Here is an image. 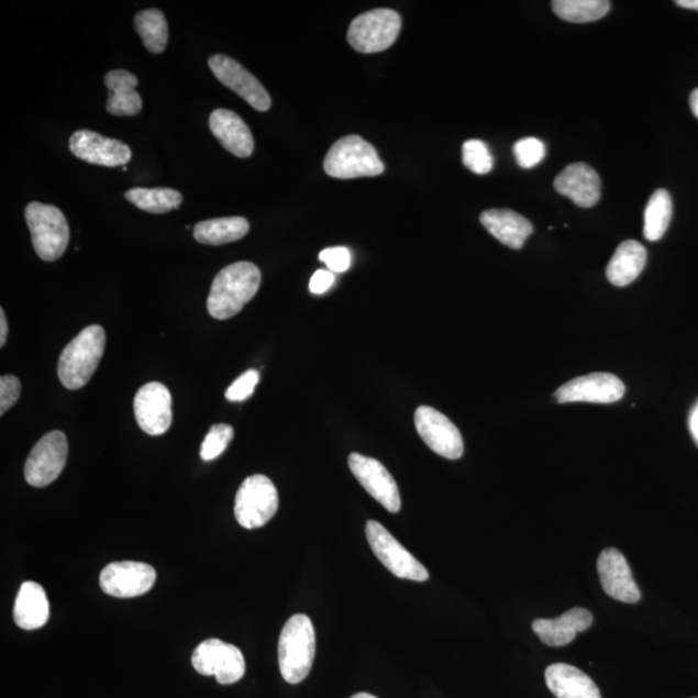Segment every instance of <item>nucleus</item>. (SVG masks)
<instances>
[{"instance_id": "nucleus-1", "label": "nucleus", "mask_w": 698, "mask_h": 698, "mask_svg": "<svg viewBox=\"0 0 698 698\" xmlns=\"http://www.w3.org/2000/svg\"><path fill=\"white\" fill-rule=\"evenodd\" d=\"M262 282V274L253 263L239 262L220 270L212 281L208 310L217 320L234 318L242 311Z\"/></svg>"}, {"instance_id": "nucleus-2", "label": "nucleus", "mask_w": 698, "mask_h": 698, "mask_svg": "<svg viewBox=\"0 0 698 698\" xmlns=\"http://www.w3.org/2000/svg\"><path fill=\"white\" fill-rule=\"evenodd\" d=\"M107 335L100 325L80 332L63 351L57 374L65 388L80 389L91 380L106 351Z\"/></svg>"}, {"instance_id": "nucleus-3", "label": "nucleus", "mask_w": 698, "mask_h": 698, "mask_svg": "<svg viewBox=\"0 0 698 698\" xmlns=\"http://www.w3.org/2000/svg\"><path fill=\"white\" fill-rule=\"evenodd\" d=\"M315 655V633L310 617L296 614L285 623L278 642V665L282 678L299 685L311 673Z\"/></svg>"}, {"instance_id": "nucleus-4", "label": "nucleus", "mask_w": 698, "mask_h": 698, "mask_svg": "<svg viewBox=\"0 0 698 698\" xmlns=\"http://www.w3.org/2000/svg\"><path fill=\"white\" fill-rule=\"evenodd\" d=\"M323 170L335 179H356L385 173L376 148L357 135L337 140L323 160Z\"/></svg>"}, {"instance_id": "nucleus-5", "label": "nucleus", "mask_w": 698, "mask_h": 698, "mask_svg": "<svg viewBox=\"0 0 698 698\" xmlns=\"http://www.w3.org/2000/svg\"><path fill=\"white\" fill-rule=\"evenodd\" d=\"M26 223L36 255L44 262L60 259L68 248V220L56 206L32 202L26 206Z\"/></svg>"}, {"instance_id": "nucleus-6", "label": "nucleus", "mask_w": 698, "mask_h": 698, "mask_svg": "<svg viewBox=\"0 0 698 698\" xmlns=\"http://www.w3.org/2000/svg\"><path fill=\"white\" fill-rule=\"evenodd\" d=\"M401 32L400 14L379 9L359 14L351 22L347 41L362 54H376L394 46Z\"/></svg>"}, {"instance_id": "nucleus-7", "label": "nucleus", "mask_w": 698, "mask_h": 698, "mask_svg": "<svg viewBox=\"0 0 698 698\" xmlns=\"http://www.w3.org/2000/svg\"><path fill=\"white\" fill-rule=\"evenodd\" d=\"M278 510V494L275 484L264 475H253L242 483L234 517L246 529H258L268 523Z\"/></svg>"}, {"instance_id": "nucleus-8", "label": "nucleus", "mask_w": 698, "mask_h": 698, "mask_svg": "<svg viewBox=\"0 0 698 698\" xmlns=\"http://www.w3.org/2000/svg\"><path fill=\"white\" fill-rule=\"evenodd\" d=\"M366 539L378 561L396 577L416 583L430 578L429 570L378 521H367Z\"/></svg>"}, {"instance_id": "nucleus-9", "label": "nucleus", "mask_w": 698, "mask_h": 698, "mask_svg": "<svg viewBox=\"0 0 698 698\" xmlns=\"http://www.w3.org/2000/svg\"><path fill=\"white\" fill-rule=\"evenodd\" d=\"M192 665L197 673L215 678L220 685L228 686L244 678L246 672L245 657L236 645L224 643L219 639H208L193 652Z\"/></svg>"}, {"instance_id": "nucleus-10", "label": "nucleus", "mask_w": 698, "mask_h": 698, "mask_svg": "<svg viewBox=\"0 0 698 698\" xmlns=\"http://www.w3.org/2000/svg\"><path fill=\"white\" fill-rule=\"evenodd\" d=\"M68 440L62 431H53L35 444L25 463V480L34 488L53 484L68 459Z\"/></svg>"}, {"instance_id": "nucleus-11", "label": "nucleus", "mask_w": 698, "mask_h": 698, "mask_svg": "<svg viewBox=\"0 0 698 698\" xmlns=\"http://www.w3.org/2000/svg\"><path fill=\"white\" fill-rule=\"evenodd\" d=\"M416 429L431 451L446 459H459L465 444L457 425L450 418L430 407L418 408L414 416Z\"/></svg>"}, {"instance_id": "nucleus-12", "label": "nucleus", "mask_w": 698, "mask_h": 698, "mask_svg": "<svg viewBox=\"0 0 698 698\" xmlns=\"http://www.w3.org/2000/svg\"><path fill=\"white\" fill-rule=\"evenodd\" d=\"M156 578L157 573L149 564L117 562L102 569L100 586L110 597L135 598L151 591Z\"/></svg>"}, {"instance_id": "nucleus-13", "label": "nucleus", "mask_w": 698, "mask_h": 698, "mask_svg": "<svg viewBox=\"0 0 698 698\" xmlns=\"http://www.w3.org/2000/svg\"><path fill=\"white\" fill-rule=\"evenodd\" d=\"M348 465L352 474L355 475L367 494L384 506L387 511L398 513L401 510L398 484L379 461L352 453Z\"/></svg>"}, {"instance_id": "nucleus-14", "label": "nucleus", "mask_w": 698, "mask_h": 698, "mask_svg": "<svg viewBox=\"0 0 698 698\" xmlns=\"http://www.w3.org/2000/svg\"><path fill=\"white\" fill-rule=\"evenodd\" d=\"M134 410L139 428L151 436L164 435L171 428V394L158 381H152L139 389Z\"/></svg>"}, {"instance_id": "nucleus-15", "label": "nucleus", "mask_w": 698, "mask_h": 698, "mask_svg": "<svg viewBox=\"0 0 698 698\" xmlns=\"http://www.w3.org/2000/svg\"><path fill=\"white\" fill-rule=\"evenodd\" d=\"M210 69L224 86L236 92L248 106L258 112H267L272 100L266 88L232 57L215 55L210 57Z\"/></svg>"}, {"instance_id": "nucleus-16", "label": "nucleus", "mask_w": 698, "mask_h": 698, "mask_svg": "<svg viewBox=\"0 0 698 698\" xmlns=\"http://www.w3.org/2000/svg\"><path fill=\"white\" fill-rule=\"evenodd\" d=\"M624 395V385L609 373H592L568 381L555 392L557 402L612 403Z\"/></svg>"}, {"instance_id": "nucleus-17", "label": "nucleus", "mask_w": 698, "mask_h": 698, "mask_svg": "<svg viewBox=\"0 0 698 698\" xmlns=\"http://www.w3.org/2000/svg\"><path fill=\"white\" fill-rule=\"evenodd\" d=\"M69 148L77 158L87 162V164L106 167L124 166L132 157L128 144L90 130L75 132L70 137Z\"/></svg>"}, {"instance_id": "nucleus-18", "label": "nucleus", "mask_w": 698, "mask_h": 698, "mask_svg": "<svg viewBox=\"0 0 698 698\" xmlns=\"http://www.w3.org/2000/svg\"><path fill=\"white\" fill-rule=\"evenodd\" d=\"M598 573L602 589L614 600L635 605L642 598L627 558L619 550L609 547L598 558Z\"/></svg>"}, {"instance_id": "nucleus-19", "label": "nucleus", "mask_w": 698, "mask_h": 698, "mask_svg": "<svg viewBox=\"0 0 698 698\" xmlns=\"http://www.w3.org/2000/svg\"><path fill=\"white\" fill-rule=\"evenodd\" d=\"M555 189L579 208L589 209L600 200L601 182L598 173L591 166L573 164L558 174Z\"/></svg>"}, {"instance_id": "nucleus-20", "label": "nucleus", "mask_w": 698, "mask_h": 698, "mask_svg": "<svg viewBox=\"0 0 698 698\" xmlns=\"http://www.w3.org/2000/svg\"><path fill=\"white\" fill-rule=\"evenodd\" d=\"M210 130L223 148L239 158H247L254 152V137L247 124L232 110L217 109L210 115Z\"/></svg>"}, {"instance_id": "nucleus-21", "label": "nucleus", "mask_w": 698, "mask_h": 698, "mask_svg": "<svg viewBox=\"0 0 698 698\" xmlns=\"http://www.w3.org/2000/svg\"><path fill=\"white\" fill-rule=\"evenodd\" d=\"M592 614L585 608H572L557 619L535 620L533 631L543 644L549 646H564L575 641L578 633H583L592 624Z\"/></svg>"}, {"instance_id": "nucleus-22", "label": "nucleus", "mask_w": 698, "mask_h": 698, "mask_svg": "<svg viewBox=\"0 0 698 698\" xmlns=\"http://www.w3.org/2000/svg\"><path fill=\"white\" fill-rule=\"evenodd\" d=\"M485 230L501 244L520 250L533 233V225L527 218L512 210H487L480 217Z\"/></svg>"}, {"instance_id": "nucleus-23", "label": "nucleus", "mask_w": 698, "mask_h": 698, "mask_svg": "<svg viewBox=\"0 0 698 698\" xmlns=\"http://www.w3.org/2000/svg\"><path fill=\"white\" fill-rule=\"evenodd\" d=\"M546 685L557 698H601L594 680L579 668L554 664L546 668Z\"/></svg>"}, {"instance_id": "nucleus-24", "label": "nucleus", "mask_w": 698, "mask_h": 698, "mask_svg": "<svg viewBox=\"0 0 698 698\" xmlns=\"http://www.w3.org/2000/svg\"><path fill=\"white\" fill-rule=\"evenodd\" d=\"M13 619L24 630L44 627L49 619L47 594L40 584L26 580L22 584L14 601Z\"/></svg>"}, {"instance_id": "nucleus-25", "label": "nucleus", "mask_w": 698, "mask_h": 698, "mask_svg": "<svg viewBox=\"0 0 698 698\" xmlns=\"http://www.w3.org/2000/svg\"><path fill=\"white\" fill-rule=\"evenodd\" d=\"M109 97L108 113L117 117H132L142 112L143 101L135 88L139 79L128 70H112L106 76Z\"/></svg>"}, {"instance_id": "nucleus-26", "label": "nucleus", "mask_w": 698, "mask_h": 698, "mask_svg": "<svg viewBox=\"0 0 698 698\" xmlns=\"http://www.w3.org/2000/svg\"><path fill=\"white\" fill-rule=\"evenodd\" d=\"M646 264V250L638 241H624L617 247L607 267L608 281L619 288L633 284Z\"/></svg>"}, {"instance_id": "nucleus-27", "label": "nucleus", "mask_w": 698, "mask_h": 698, "mask_svg": "<svg viewBox=\"0 0 698 698\" xmlns=\"http://www.w3.org/2000/svg\"><path fill=\"white\" fill-rule=\"evenodd\" d=\"M248 230L245 218H219L196 224L193 236L202 245L220 246L244 239Z\"/></svg>"}, {"instance_id": "nucleus-28", "label": "nucleus", "mask_w": 698, "mask_h": 698, "mask_svg": "<svg viewBox=\"0 0 698 698\" xmlns=\"http://www.w3.org/2000/svg\"><path fill=\"white\" fill-rule=\"evenodd\" d=\"M126 200L151 214H167L180 208L182 196L171 188H132L126 192Z\"/></svg>"}, {"instance_id": "nucleus-29", "label": "nucleus", "mask_w": 698, "mask_h": 698, "mask_svg": "<svg viewBox=\"0 0 698 698\" xmlns=\"http://www.w3.org/2000/svg\"><path fill=\"white\" fill-rule=\"evenodd\" d=\"M673 218V201L667 190L658 189L650 198L644 211V237L656 242L664 237Z\"/></svg>"}, {"instance_id": "nucleus-30", "label": "nucleus", "mask_w": 698, "mask_h": 698, "mask_svg": "<svg viewBox=\"0 0 698 698\" xmlns=\"http://www.w3.org/2000/svg\"><path fill=\"white\" fill-rule=\"evenodd\" d=\"M135 27L149 53H164L168 41V26L164 13L156 9L139 12L135 16Z\"/></svg>"}, {"instance_id": "nucleus-31", "label": "nucleus", "mask_w": 698, "mask_h": 698, "mask_svg": "<svg viewBox=\"0 0 698 698\" xmlns=\"http://www.w3.org/2000/svg\"><path fill=\"white\" fill-rule=\"evenodd\" d=\"M553 10L564 21L585 24L605 18L611 3L607 0H555Z\"/></svg>"}, {"instance_id": "nucleus-32", "label": "nucleus", "mask_w": 698, "mask_h": 698, "mask_svg": "<svg viewBox=\"0 0 698 698\" xmlns=\"http://www.w3.org/2000/svg\"><path fill=\"white\" fill-rule=\"evenodd\" d=\"M463 165L469 171L477 175H485L491 171L495 166L494 157H491L488 145L481 140L472 139L463 144L462 148Z\"/></svg>"}, {"instance_id": "nucleus-33", "label": "nucleus", "mask_w": 698, "mask_h": 698, "mask_svg": "<svg viewBox=\"0 0 698 698\" xmlns=\"http://www.w3.org/2000/svg\"><path fill=\"white\" fill-rule=\"evenodd\" d=\"M234 437L232 425L220 423L212 425L201 446V458L206 462L214 461L222 455Z\"/></svg>"}, {"instance_id": "nucleus-34", "label": "nucleus", "mask_w": 698, "mask_h": 698, "mask_svg": "<svg viewBox=\"0 0 698 698\" xmlns=\"http://www.w3.org/2000/svg\"><path fill=\"white\" fill-rule=\"evenodd\" d=\"M513 154H516L518 165L521 168L531 170V168L540 165L543 158L546 157V145L543 144L540 139H521L513 145Z\"/></svg>"}, {"instance_id": "nucleus-35", "label": "nucleus", "mask_w": 698, "mask_h": 698, "mask_svg": "<svg viewBox=\"0 0 698 698\" xmlns=\"http://www.w3.org/2000/svg\"><path fill=\"white\" fill-rule=\"evenodd\" d=\"M259 373L252 369L242 374L233 385L226 389L225 398L230 401H245L255 391L256 385L259 384Z\"/></svg>"}, {"instance_id": "nucleus-36", "label": "nucleus", "mask_w": 698, "mask_h": 698, "mask_svg": "<svg viewBox=\"0 0 698 698\" xmlns=\"http://www.w3.org/2000/svg\"><path fill=\"white\" fill-rule=\"evenodd\" d=\"M319 259L325 263L333 274H343L351 267V253L347 247H330L322 250Z\"/></svg>"}, {"instance_id": "nucleus-37", "label": "nucleus", "mask_w": 698, "mask_h": 698, "mask_svg": "<svg viewBox=\"0 0 698 698\" xmlns=\"http://www.w3.org/2000/svg\"><path fill=\"white\" fill-rule=\"evenodd\" d=\"M21 395V384L16 377L3 376L0 378V416H4Z\"/></svg>"}, {"instance_id": "nucleus-38", "label": "nucleus", "mask_w": 698, "mask_h": 698, "mask_svg": "<svg viewBox=\"0 0 698 698\" xmlns=\"http://www.w3.org/2000/svg\"><path fill=\"white\" fill-rule=\"evenodd\" d=\"M335 281L333 272L320 269L311 278L310 290L315 296L326 292Z\"/></svg>"}, {"instance_id": "nucleus-39", "label": "nucleus", "mask_w": 698, "mask_h": 698, "mask_svg": "<svg viewBox=\"0 0 698 698\" xmlns=\"http://www.w3.org/2000/svg\"><path fill=\"white\" fill-rule=\"evenodd\" d=\"M688 424L690 435H693L695 443L698 446V401L695 403L693 410H690Z\"/></svg>"}, {"instance_id": "nucleus-40", "label": "nucleus", "mask_w": 698, "mask_h": 698, "mask_svg": "<svg viewBox=\"0 0 698 698\" xmlns=\"http://www.w3.org/2000/svg\"><path fill=\"white\" fill-rule=\"evenodd\" d=\"M7 335H9V323H7L4 311L0 310V347H4Z\"/></svg>"}, {"instance_id": "nucleus-41", "label": "nucleus", "mask_w": 698, "mask_h": 698, "mask_svg": "<svg viewBox=\"0 0 698 698\" xmlns=\"http://www.w3.org/2000/svg\"><path fill=\"white\" fill-rule=\"evenodd\" d=\"M675 4L682 7V9L698 11V0H678Z\"/></svg>"}, {"instance_id": "nucleus-42", "label": "nucleus", "mask_w": 698, "mask_h": 698, "mask_svg": "<svg viewBox=\"0 0 698 698\" xmlns=\"http://www.w3.org/2000/svg\"><path fill=\"white\" fill-rule=\"evenodd\" d=\"M689 104H690V109H693V113L698 119V88H696V90L693 93H690Z\"/></svg>"}, {"instance_id": "nucleus-43", "label": "nucleus", "mask_w": 698, "mask_h": 698, "mask_svg": "<svg viewBox=\"0 0 698 698\" xmlns=\"http://www.w3.org/2000/svg\"><path fill=\"white\" fill-rule=\"evenodd\" d=\"M351 698H378V697L373 696L370 694L362 693V694L354 695Z\"/></svg>"}]
</instances>
